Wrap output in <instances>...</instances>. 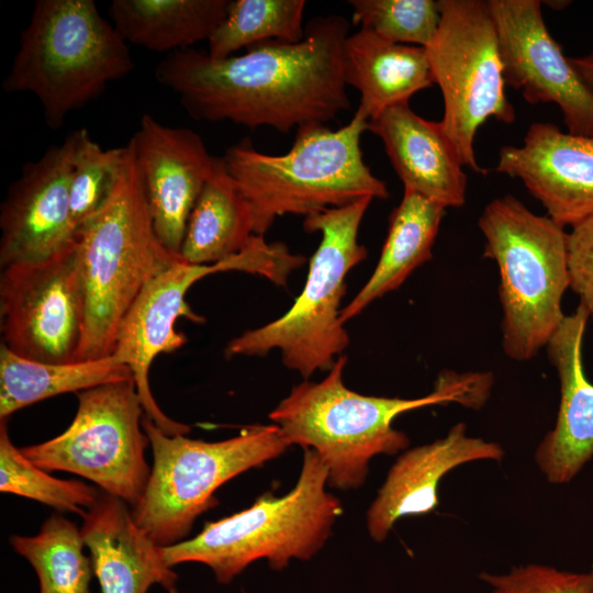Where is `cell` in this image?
<instances>
[{"mask_svg":"<svg viewBox=\"0 0 593 593\" xmlns=\"http://www.w3.org/2000/svg\"><path fill=\"white\" fill-rule=\"evenodd\" d=\"M349 22L317 16L298 43L270 40L238 56L211 57L186 48L169 53L155 77L195 121H231L282 133L325 124L350 109L343 70Z\"/></svg>","mask_w":593,"mask_h":593,"instance_id":"cell-1","label":"cell"},{"mask_svg":"<svg viewBox=\"0 0 593 593\" xmlns=\"http://www.w3.org/2000/svg\"><path fill=\"white\" fill-rule=\"evenodd\" d=\"M342 355L318 382L303 381L269 413L289 446L313 449L327 468V485L348 491L361 486L370 460L405 450L410 439L393 427L402 413L457 402L481 407L490 395V373H440L432 393L416 399L363 395L343 381Z\"/></svg>","mask_w":593,"mask_h":593,"instance_id":"cell-2","label":"cell"},{"mask_svg":"<svg viewBox=\"0 0 593 593\" xmlns=\"http://www.w3.org/2000/svg\"><path fill=\"white\" fill-rule=\"evenodd\" d=\"M365 131L368 120L356 111L336 131L325 124L299 127L283 155L260 153L249 139L232 145L222 159L249 205L254 233L264 236L286 214L305 217L365 197L388 199L387 184L363 161Z\"/></svg>","mask_w":593,"mask_h":593,"instance_id":"cell-3","label":"cell"},{"mask_svg":"<svg viewBox=\"0 0 593 593\" xmlns=\"http://www.w3.org/2000/svg\"><path fill=\"white\" fill-rule=\"evenodd\" d=\"M125 147L109 198L78 232L85 322L75 361L112 355L120 323L138 293L181 260L156 236L130 142Z\"/></svg>","mask_w":593,"mask_h":593,"instance_id":"cell-4","label":"cell"},{"mask_svg":"<svg viewBox=\"0 0 593 593\" xmlns=\"http://www.w3.org/2000/svg\"><path fill=\"white\" fill-rule=\"evenodd\" d=\"M133 68L127 43L93 0H37L2 88L34 94L58 130Z\"/></svg>","mask_w":593,"mask_h":593,"instance_id":"cell-5","label":"cell"},{"mask_svg":"<svg viewBox=\"0 0 593 593\" xmlns=\"http://www.w3.org/2000/svg\"><path fill=\"white\" fill-rule=\"evenodd\" d=\"M303 451L299 479L287 494L266 492L248 508L205 524L194 537L161 547L166 564L203 563L226 584L258 559L282 570L293 558L315 556L343 506L326 491L328 472L318 455L309 448Z\"/></svg>","mask_w":593,"mask_h":593,"instance_id":"cell-6","label":"cell"},{"mask_svg":"<svg viewBox=\"0 0 593 593\" xmlns=\"http://www.w3.org/2000/svg\"><path fill=\"white\" fill-rule=\"evenodd\" d=\"M372 200L365 197L304 217V231L322 237L302 292L279 318L233 338L224 350L227 358L265 357L277 349L283 365L304 379L332 369L349 345L340 303L346 276L368 255L358 232Z\"/></svg>","mask_w":593,"mask_h":593,"instance_id":"cell-7","label":"cell"},{"mask_svg":"<svg viewBox=\"0 0 593 593\" xmlns=\"http://www.w3.org/2000/svg\"><path fill=\"white\" fill-rule=\"evenodd\" d=\"M478 226L485 238L484 257L496 262L500 273L503 349L513 360H529L564 317L568 233L511 194L492 200Z\"/></svg>","mask_w":593,"mask_h":593,"instance_id":"cell-8","label":"cell"},{"mask_svg":"<svg viewBox=\"0 0 593 593\" xmlns=\"http://www.w3.org/2000/svg\"><path fill=\"white\" fill-rule=\"evenodd\" d=\"M142 425L153 467L132 515L160 547L184 540L195 518L217 505L214 492L222 484L290 447L276 424L249 426L213 443L166 435L146 416Z\"/></svg>","mask_w":593,"mask_h":593,"instance_id":"cell-9","label":"cell"},{"mask_svg":"<svg viewBox=\"0 0 593 593\" xmlns=\"http://www.w3.org/2000/svg\"><path fill=\"white\" fill-rule=\"evenodd\" d=\"M438 3L440 23L426 52L444 99L440 122L463 166L486 174L474 154L478 128L490 118L506 124L515 121L514 107L505 96L495 23L488 1Z\"/></svg>","mask_w":593,"mask_h":593,"instance_id":"cell-10","label":"cell"},{"mask_svg":"<svg viewBox=\"0 0 593 593\" xmlns=\"http://www.w3.org/2000/svg\"><path fill=\"white\" fill-rule=\"evenodd\" d=\"M77 398V413L64 433L21 452L46 471L78 474L134 506L150 474L145 459L149 439L134 380L88 389Z\"/></svg>","mask_w":593,"mask_h":593,"instance_id":"cell-11","label":"cell"},{"mask_svg":"<svg viewBox=\"0 0 593 593\" xmlns=\"http://www.w3.org/2000/svg\"><path fill=\"white\" fill-rule=\"evenodd\" d=\"M0 317L1 344L14 354L44 362L75 361L85 322L76 245L49 259L3 267Z\"/></svg>","mask_w":593,"mask_h":593,"instance_id":"cell-12","label":"cell"},{"mask_svg":"<svg viewBox=\"0 0 593 593\" xmlns=\"http://www.w3.org/2000/svg\"><path fill=\"white\" fill-rule=\"evenodd\" d=\"M505 85L530 104L556 103L568 132L593 137V90L550 35L539 0H490Z\"/></svg>","mask_w":593,"mask_h":593,"instance_id":"cell-13","label":"cell"},{"mask_svg":"<svg viewBox=\"0 0 593 593\" xmlns=\"http://www.w3.org/2000/svg\"><path fill=\"white\" fill-rule=\"evenodd\" d=\"M246 266L240 253L212 265H191L181 259L145 284L120 323L112 355L131 369L145 416L166 435H187L191 427L171 419L158 406L148 380L152 362L159 354L186 344V336L175 328L178 318L203 323L184 299L191 286L220 271H245Z\"/></svg>","mask_w":593,"mask_h":593,"instance_id":"cell-14","label":"cell"},{"mask_svg":"<svg viewBox=\"0 0 593 593\" xmlns=\"http://www.w3.org/2000/svg\"><path fill=\"white\" fill-rule=\"evenodd\" d=\"M74 136L22 166L0 208L1 268L53 258L76 245L69 191Z\"/></svg>","mask_w":593,"mask_h":593,"instance_id":"cell-15","label":"cell"},{"mask_svg":"<svg viewBox=\"0 0 593 593\" xmlns=\"http://www.w3.org/2000/svg\"><path fill=\"white\" fill-rule=\"evenodd\" d=\"M128 142L156 236L168 250L179 255L189 216L216 157L194 131L165 125L148 113L142 115Z\"/></svg>","mask_w":593,"mask_h":593,"instance_id":"cell-16","label":"cell"},{"mask_svg":"<svg viewBox=\"0 0 593 593\" xmlns=\"http://www.w3.org/2000/svg\"><path fill=\"white\" fill-rule=\"evenodd\" d=\"M496 171L521 179L562 227L593 215V137L535 122L521 146L500 149Z\"/></svg>","mask_w":593,"mask_h":593,"instance_id":"cell-17","label":"cell"},{"mask_svg":"<svg viewBox=\"0 0 593 593\" xmlns=\"http://www.w3.org/2000/svg\"><path fill=\"white\" fill-rule=\"evenodd\" d=\"M590 315L579 304L550 337L548 358L560 383V405L555 427L535 451V461L556 484L571 481L593 457V384L583 368V337Z\"/></svg>","mask_w":593,"mask_h":593,"instance_id":"cell-18","label":"cell"},{"mask_svg":"<svg viewBox=\"0 0 593 593\" xmlns=\"http://www.w3.org/2000/svg\"><path fill=\"white\" fill-rule=\"evenodd\" d=\"M503 457L501 445L469 436L465 423H457L446 436L430 444L405 450L367 511L369 535L381 542L400 518L434 511L439 503V482L454 468L477 460L499 461Z\"/></svg>","mask_w":593,"mask_h":593,"instance_id":"cell-19","label":"cell"},{"mask_svg":"<svg viewBox=\"0 0 593 593\" xmlns=\"http://www.w3.org/2000/svg\"><path fill=\"white\" fill-rule=\"evenodd\" d=\"M368 131L382 141L404 190L445 208L463 205L467 175L440 121L425 120L409 103H400L369 120Z\"/></svg>","mask_w":593,"mask_h":593,"instance_id":"cell-20","label":"cell"},{"mask_svg":"<svg viewBox=\"0 0 593 593\" xmlns=\"http://www.w3.org/2000/svg\"><path fill=\"white\" fill-rule=\"evenodd\" d=\"M82 519V539L102 593H146L156 583L177 593V574L126 502L103 492Z\"/></svg>","mask_w":593,"mask_h":593,"instance_id":"cell-21","label":"cell"},{"mask_svg":"<svg viewBox=\"0 0 593 593\" xmlns=\"http://www.w3.org/2000/svg\"><path fill=\"white\" fill-rule=\"evenodd\" d=\"M346 85L360 92L357 109L368 121L435 83L425 47L395 44L360 29L343 49Z\"/></svg>","mask_w":593,"mask_h":593,"instance_id":"cell-22","label":"cell"},{"mask_svg":"<svg viewBox=\"0 0 593 593\" xmlns=\"http://www.w3.org/2000/svg\"><path fill=\"white\" fill-rule=\"evenodd\" d=\"M445 210L435 201L404 190L400 204L390 216L388 235L372 275L342 309L344 324L374 300L398 289L416 268L432 258Z\"/></svg>","mask_w":593,"mask_h":593,"instance_id":"cell-23","label":"cell"},{"mask_svg":"<svg viewBox=\"0 0 593 593\" xmlns=\"http://www.w3.org/2000/svg\"><path fill=\"white\" fill-rule=\"evenodd\" d=\"M231 0H112L111 23L130 44L156 53L209 41L225 19Z\"/></svg>","mask_w":593,"mask_h":593,"instance_id":"cell-24","label":"cell"},{"mask_svg":"<svg viewBox=\"0 0 593 593\" xmlns=\"http://www.w3.org/2000/svg\"><path fill=\"white\" fill-rule=\"evenodd\" d=\"M254 235L249 205L222 157H216L189 216L179 255L191 265L216 264L242 251Z\"/></svg>","mask_w":593,"mask_h":593,"instance_id":"cell-25","label":"cell"},{"mask_svg":"<svg viewBox=\"0 0 593 593\" xmlns=\"http://www.w3.org/2000/svg\"><path fill=\"white\" fill-rule=\"evenodd\" d=\"M133 379L113 355L54 363L27 359L0 346V419L45 399Z\"/></svg>","mask_w":593,"mask_h":593,"instance_id":"cell-26","label":"cell"},{"mask_svg":"<svg viewBox=\"0 0 593 593\" xmlns=\"http://www.w3.org/2000/svg\"><path fill=\"white\" fill-rule=\"evenodd\" d=\"M10 544L35 570L40 593H91V559L80 528L69 519L54 514L36 535H12Z\"/></svg>","mask_w":593,"mask_h":593,"instance_id":"cell-27","label":"cell"},{"mask_svg":"<svg viewBox=\"0 0 593 593\" xmlns=\"http://www.w3.org/2000/svg\"><path fill=\"white\" fill-rule=\"evenodd\" d=\"M304 0H231L222 23L209 38L208 54L214 58L232 56L239 48L277 40H303Z\"/></svg>","mask_w":593,"mask_h":593,"instance_id":"cell-28","label":"cell"},{"mask_svg":"<svg viewBox=\"0 0 593 593\" xmlns=\"http://www.w3.org/2000/svg\"><path fill=\"white\" fill-rule=\"evenodd\" d=\"M0 490L81 517L100 496L93 486L57 479L27 459L9 438L5 421L0 422Z\"/></svg>","mask_w":593,"mask_h":593,"instance_id":"cell-29","label":"cell"},{"mask_svg":"<svg viewBox=\"0 0 593 593\" xmlns=\"http://www.w3.org/2000/svg\"><path fill=\"white\" fill-rule=\"evenodd\" d=\"M69 191L70 219L77 233L109 198L125 156V146L104 149L85 128L74 130Z\"/></svg>","mask_w":593,"mask_h":593,"instance_id":"cell-30","label":"cell"},{"mask_svg":"<svg viewBox=\"0 0 593 593\" xmlns=\"http://www.w3.org/2000/svg\"><path fill=\"white\" fill-rule=\"evenodd\" d=\"M353 22L382 40L427 47L439 23L440 8L434 0H350Z\"/></svg>","mask_w":593,"mask_h":593,"instance_id":"cell-31","label":"cell"},{"mask_svg":"<svg viewBox=\"0 0 593 593\" xmlns=\"http://www.w3.org/2000/svg\"><path fill=\"white\" fill-rule=\"evenodd\" d=\"M479 577L490 586V593H591L593 591V570L572 572L540 563L518 566L504 574L481 572Z\"/></svg>","mask_w":593,"mask_h":593,"instance_id":"cell-32","label":"cell"},{"mask_svg":"<svg viewBox=\"0 0 593 593\" xmlns=\"http://www.w3.org/2000/svg\"><path fill=\"white\" fill-rule=\"evenodd\" d=\"M571 228L567 238L569 288L593 318V215Z\"/></svg>","mask_w":593,"mask_h":593,"instance_id":"cell-33","label":"cell"},{"mask_svg":"<svg viewBox=\"0 0 593 593\" xmlns=\"http://www.w3.org/2000/svg\"><path fill=\"white\" fill-rule=\"evenodd\" d=\"M569 59L586 85L593 90V46L588 55L569 57Z\"/></svg>","mask_w":593,"mask_h":593,"instance_id":"cell-34","label":"cell"},{"mask_svg":"<svg viewBox=\"0 0 593 593\" xmlns=\"http://www.w3.org/2000/svg\"><path fill=\"white\" fill-rule=\"evenodd\" d=\"M545 3H550L548 5H550L551 8H558V9H562L563 7H566L567 4H563V3H569V1H549V2H545Z\"/></svg>","mask_w":593,"mask_h":593,"instance_id":"cell-35","label":"cell"},{"mask_svg":"<svg viewBox=\"0 0 593 593\" xmlns=\"http://www.w3.org/2000/svg\"><path fill=\"white\" fill-rule=\"evenodd\" d=\"M591 593H593V591Z\"/></svg>","mask_w":593,"mask_h":593,"instance_id":"cell-36","label":"cell"}]
</instances>
